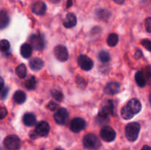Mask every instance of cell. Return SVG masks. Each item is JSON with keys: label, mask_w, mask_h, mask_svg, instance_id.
<instances>
[{"label": "cell", "mask_w": 151, "mask_h": 150, "mask_svg": "<svg viewBox=\"0 0 151 150\" xmlns=\"http://www.w3.org/2000/svg\"><path fill=\"white\" fill-rule=\"evenodd\" d=\"M35 86H36V79H35V76H31L25 82V87L28 90L35 89Z\"/></svg>", "instance_id": "25"}, {"label": "cell", "mask_w": 151, "mask_h": 150, "mask_svg": "<svg viewBox=\"0 0 151 150\" xmlns=\"http://www.w3.org/2000/svg\"><path fill=\"white\" fill-rule=\"evenodd\" d=\"M142 110V104L137 99H132L124 106L121 110L122 117L125 120H129L135 115L138 114Z\"/></svg>", "instance_id": "1"}, {"label": "cell", "mask_w": 151, "mask_h": 150, "mask_svg": "<svg viewBox=\"0 0 151 150\" xmlns=\"http://www.w3.org/2000/svg\"><path fill=\"white\" fill-rule=\"evenodd\" d=\"M16 74L18 76L22 79L24 78L27 76V68L24 64H20L16 67Z\"/></svg>", "instance_id": "23"}, {"label": "cell", "mask_w": 151, "mask_h": 150, "mask_svg": "<svg viewBox=\"0 0 151 150\" xmlns=\"http://www.w3.org/2000/svg\"><path fill=\"white\" fill-rule=\"evenodd\" d=\"M135 80L137 84L140 88H144L147 84V80L145 79L144 74L142 71H137L135 74Z\"/></svg>", "instance_id": "20"}, {"label": "cell", "mask_w": 151, "mask_h": 150, "mask_svg": "<svg viewBox=\"0 0 151 150\" xmlns=\"http://www.w3.org/2000/svg\"><path fill=\"white\" fill-rule=\"evenodd\" d=\"M97 17L99 18L101 20H107L108 19H109V17L111 16V13L107 10H99L97 13Z\"/></svg>", "instance_id": "24"}, {"label": "cell", "mask_w": 151, "mask_h": 150, "mask_svg": "<svg viewBox=\"0 0 151 150\" xmlns=\"http://www.w3.org/2000/svg\"><path fill=\"white\" fill-rule=\"evenodd\" d=\"M10 44L7 40L3 39L0 41V51L2 52H6L10 49Z\"/></svg>", "instance_id": "27"}, {"label": "cell", "mask_w": 151, "mask_h": 150, "mask_svg": "<svg viewBox=\"0 0 151 150\" xmlns=\"http://www.w3.org/2000/svg\"><path fill=\"white\" fill-rule=\"evenodd\" d=\"M10 23V17L5 10H0V29L7 27Z\"/></svg>", "instance_id": "17"}, {"label": "cell", "mask_w": 151, "mask_h": 150, "mask_svg": "<svg viewBox=\"0 0 151 150\" xmlns=\"http://www.w3.org/2000/svg\"><path fill=\"white\" fill-rule=\"evenodd\" d=\"M78 65L83 70L90 71L94 66V63L88 56L81 54L78 57Z\"/></svg>", "instance_id": "11"}, {"label": "cell", "mask_w": 151, "mask_h": 150, "mask_svg": "<svg viewBox=\"0 0 151 150\" xmlns=\"http://www.w3.org/2000/svg\"><path fill=\"white\" fill-rule=\"evenodd\" d=\"M120 91V85L116 82H111L107 84L104 88V93L109 95H114Z\"/></svg>", "instance_id": "13"}, {"label": "cell", "mask_w": 151, "mask_h": 150, "mask_svg": "<svg viewBox=\"0 0 151 150\" xmlns=\"http://www.w3.org/2000/svg\"><path fill=\"white\" fill-rule=\"evenodd\" d=\"M8 88H4L1 90V97L2 99H5L6 96L7 95V93H8Z\"/></svg>", "instance_id": "35"}, {"label": "cell", "mask_w": 151, "mask_h": 150, "mask_svg": "<svg viewBox=\"0 0 151 150\" xmlns=\"http://www.w3.org/2000/svg\"><path fill=\"white\" fill-rule=\"evenodd\" d=\"M29 41L32 48L38 51H41L45 47V41L41 34H32L29 36Z\"/></svg>", "instance_id": "6"}, {"label": "cell", "mask_w": 151, "mask_h": 150, "mask_svg": "<svg viewBox=\"0 0 151 150\" xmlns=\"http://www.w3.org/2000/svg\"><path fill=\"white\" fill-rule=\"evenodd\" d=\"M23 122L26 126H32L36 122V117H35V116L33 113H27L24 115Z\"/></svg>", "instance_id": "19"}, {"label": "cell", "mask_w": 151, "mask_h": 150, "mask_svg": "<svg viewBox=\"0 0 151 150\" xmlns=\"http://www.w3.org/2000/svg\"><path fill=\"white\" fill-rule=\"evenodd\" d=\"M51 95L53 97V99L58 101H62L63 99V95L60 91H58V90H52L51 91Z\"/></svg>", "instance_id": "28"}, {"label": "cell", "mask_w": 151, "mask_h": 150, "mask_svg": "<svg viewBox=\"0 0 151 150\" xmlns=\"http://www.w3.org/2000/svg\"><path fill=\"white\" fill-rule=\"evenodd\" d=\"M140 128L141 126L138 122H131L128 124L125 127V136L127 139L131 142L137 141L140 132Z\"/></svg>", "instance_id": "3"}, {"label": "cell", "mask_w": 151, "mask_h": 150, "mask_svg": "<svg viewBox=\"0 0 151 150\" xmlns=\"http://www.w3.org/2000/svg\"><path fill=\"white\" fill-rule=\"evenodd\" d=\"M77 24V18L74 13H69L66 15V18L63 20V24L66 28H72Z\"/></svg>", "instance_id": "15"}, {"label": "cell", "mask_w": 151, "mask_h": 150, "mask_svg": "<svg viewBox=\"0 0 151 150\" xmlns=\"http://www.w3.org/2000/svg\"><path fill=\"white\" fill-rule=\"evenodd\" d=\"M114 2L116 3V4H122L124 3V1H125V0H114Z\"/></svg>", "instance_id": "38"}, {"label": "cell", "mask_w": 151, "mask_h": 150, "mask_svg": "<svg viewBox=\"0 0 151 150\" xmlns=\"http://www.w3.org/2000/svg\"><path fill=\"white\" fill-rule=\"evenodd\" d=\"M4 146L7 150H19L21 147L20 138L17 135H8L4 138Z\"/></svg>", "instance_id": "5"}, {"label": "cell", "mask_w": 151, "mask_h": 150, "mask_svg": "<svg viewBox=\"0 0 151 150\" xmlns=\"http://www.w3.org/2000/svg\"><path fill=\"white\" fill-rule=\"evenodd\" d=\"M142 46L146 49L147 51H151V41L148 39H143L141 41Z\"/></svg>", "instance_id": "31"}, {"label": "cell", "mask_w": 151, "mask_h": 150, "mask_svg": "<svg viewBox=\"0 0 151 150\" xmlns=\"http://www.w3.org/2000/svg\"><path fill=\"white\" fill-rule=\"evenodd\" d=\"M55 150H63V149H55Z\"/></svg>", "instance_id": "43"}, {"label": "cell", "mask_w": 151, "mask_h": 150, "mask_svg": "<svg viewBox=\"0 0 151 150\" xmlns=\"http://www.w3.org/2000/svg\"><path fill=\"white\" fill-rule=\"evenodd\" d=\"M7 110L6 107H0V119H4L7 116Z\"/></svg>", "instance_id": "33"}, {"label": "cell", "mask_w": 151, "mask_h": 150, "mask_svg": "<svg viewBox=\"0 0 151 150\" xmlns=\"http://www.w3.org/2000/svg\"><path fill=\"white\" fill-rule=\"evenodd\" d=\"M58 107V104L57 103L54 102L53 101H50V102H49V104H47V108L50 109V110H52V111L57 110Z\"/></svg>", "instance_id": "34"}, {"label": "cell", "mask_w": 151, "mask_h": 150, "mask_svg": "<svg viewBox=\"0 0 151 150\" xmlns=\"http://www.w3.org/2000/svg\"><path fill=\"white\" fill-rule=\"evenodd\" d=\"M118 41H119V38L116 33H111L107 38V44L109 46H115L118 44Z\"/></svg>", "instance_id": "22"}, {"label": "cell", "mask_w": 151, "mask_h": 150, "mask_svg": "<svg viewBox=\"0 0 151 150\" xmlns=\"http://www.w3.org/2000/svg\"><path fill=\"white\" fill-rule=\"evenodd\" d=\"M100 137L106 142H111L116 138V132L111 126H105L100 130Z\"/></svg>", "instance_id": "7"}, {"label": "cell", "mask_w": 151, "mask_h": 150, "mask_svg": "<svg viewBox=\"0 0 151 150\" xmlns=\"http://www.w3.org/2000/svg\"><path fill=\"white\" fill-rule=\"evenodd\" d=\"M49 1H50V2L53 3V4H58V3L60 2V0H49Z\"/></svg>", "instance_id": "41"}, {"label": "cell", "mask_w": 151, "mask_h": 150, "mask_svg": "<svg viewBox=\"0 0 151 150\" xmlns=\"http://www.w3.org/2000/svg\"><path fill=\"white\" fill-rule=\"evenodd\" d=\"M54 54L56 59L60 62H66L69 58L67 49L63 45H58L55 47Z\"/></svg>", "instance_id": "9"}, {"label": "cell", "mask_w": 151, "mask_h": 150, "mask_svg": "<svg viewBox=\"0 0 151 150\" xmlns=\"http://www.w3.org/2000/svg\"><path fill=\"white\" fill-rule=\"evenodd\" d=\"M21 54L24 58H29L32 55V47L29 44H24L20 49Z\"/></svg>", "instance_id": "18"}, {"label": "cell", "mask_w": 151, "mask_h": 150, "mask_svg": "<svg viewBox=\"0 0 151 150\" xmlns=\"http://www.w3.org/2000/svg\"><path fill=\"white\" fill-rule=\"evenodd\" d=\"M50 130V126L49 125V124L47 121H40L39 123L37 124L36 128L35 129V133L37 135L41 137H44L47 136L49 134Z\"/></svg>", "instance_id": "12"}, {"label": "cell", "mask_w": 151, "mask_h": 150, "mask_svg": "<svg viewBox=\"0 0 151 150\" xmlns=\"http://www.w3.org/2000/svg\"><path fill=\"white\" fill-rule=\"evenodd\" d=\"M0 150H5V149H2V148H1V147H0Z\"/></svg>", "instance_id": "44"}, {"label": "cell", "mask_w": 151, "mask_h": 150, "mask_svg": "<svg viewBox=\"0 0 151 150\" xmlns=\"http://www.w3.org/2000/svg\"><path fill=\"white\" fill-rule=\"evenodd\" d=\"M86 126V121L82 118L78 117L72 119V121L70 122L69 127L73 132H80L85 129Z\"/></svg>", "instance_id": "10"}, {"label": "cell", "mask_w": 151, "mask_h": 150, "mask_svg": "<svg viewBox=\"0 0 151 150\" xmlns=\"http://www.w3.org/2000/svg\"><path fill=\"white\" fill-rule=\"evenodd\" d=\"M72 4V0H68L67 1V5H66V7H67V8H69V7H71Z\"/></svg>", "instance_id": "40"}, {"label": "cell", "mask_w": 151, "mask_h": 150, "mask_svg": "<svg viewBox=\"0 0 151 150\" xmlns=\"http://www.w3.org/2000/svg\"><path fill=\"white\" fill-rule=\"evenodd\" d=\"M142 56V50L140 49H137V51L135 52V55H134V57H135L136 59H139L140 57Z\"/></svg>", "instance_id": "36"}, {"label": "cell", "mask_w": 151, "mask_h": 150, "mask_svg": "<svg viewBox=\"0 0 151 150\" xmlns=\"http://www.w3.org/2000/svg\"><path fill=\"white\" fill-rule=\"evenodd\" d=\"M75 81H76L77 85H78L80 88H81V89H84V88H86V86L87 85L86 81L83 78L81 77V76H77Z\"/></svg>", "instance_id": "29"}, {"label": "cell", "mask_w": 151, "mask_h": 150, "mask_svg": "<svg viewBox=\"0 0 151 150\" xmlns=\"http://www.w3.org/2000/svg\"><path fill=\"white\" fill-rule=\"evenodd\" d=\"M69 116V113L66 109L61 107L59 108L54 114V119L58 124L63 125L67 122Z\"/></svg>", "instance_id": "8"}, {"label": "cell", "mask_w": 151, "mask_h": 150, "mask_svg": "<svg viewBox=\"0 0 151 150\" xmlns=\"http://www.w3.org/2000/svg\"><path fill=\"white\" fill-rule=\"evenodd\" d=\"M114 102L111 100H106L105 102L102 104L101 107L100 109L98 115H97V119L103 123H106V121H109V116L110 115H114Z\"/></svg>", "instance_id": "2"}, {"label": "cell", "mask_w": 151, "mask_h": 150, "mask_svg": "<svg viewBox=\"0 0 151 150\" xmlns=\"http://www.w3.org/2000/svg\"><path fill=\"white\" fill-rule=\"evenodd\" d=\"M99 60L103 63H107L110 61L111 57L110 54L106 51H100V54H99Z\"/></svg>", "instance_id": "26"}, {"label": "cell", "mask_w": 151, "mask_h": 150, "mask_svg": "<svg viewBox=\"0 0 151 150\" xmlns=\"http://www.w3.org/2000/svg\"><path fill=\"white\" fill-rule=\"evenodd\" d=\"M29 67L32 71H39L44 67V61L40 57H33L29 60Z\"/></svg>", "instance_id": "16"}, {"label": "cell", "mask_w": 151, "mask_h": 150, "mask_svg": "<svg viewBox=\"0 0 151 150\" xmlns=\"http://www.w3.org/2000/svg\"><path fill=\"white\" fill-rule=\"evenodd\" d=\"M149 101H150V103L151 104V94L150 95V96H149Z\"/></svg>", "instance_id": "42"}, {"label": "cell", "mask_w": 151, "mask_h": 150, "mask_svg": "<svg viewBox=\"0 0 151 150\" xmlns=\"http://www.w3.org/2000/svg\"><path fill=\"white\" fill-rule=\"evenodd\" d=\"M145 29L147 32L151 33V17H148L145 19Z\"/></svg>", "instance_id": "32"}, {"label": "cell", "mask_w": 151, "mask_h": 150, "mask_svg": "<svg viewBox=\"0 0 151 150\" xmlns=\"http://www.w3.org/2000/svg\"><path fill=\"white\" fill-rule=\"evenodd\" d=\"M83 145L85 148L91 150H97L101 146L99 138L92 133L87 134L83 138Z\"/></svg>", "instance_id": "4"}, {"label": "cell", "mask_w": 151, "mask_h": 150, "mask_svg": "<svg viewBox=\"0 0 151 150\" xmlns=\"http://www.w3.org/2000/svg\"><path fill=\"white\" fill-rule=\"evenodd\" d=\"M4 79L0 76V92L1 91V90L4 88Z\"/></svg>", "instance_id": "37"}, {"label": "cell", "mask_w": 151, "mask_h": 150, "mask_svg": "<svg viewBox=\"0 0 151 150\" xmlns=\"http://www.w3.org/2000/svg\"><path fill=\"white\" fill-rule=\"evenodd\" d=\"M26 94L22 91H16L14 95H13V100L17 104H22V103H24L26 101Z\"/></svg>", "instance_id": "21"}, {"label": "cell", "mask_w": 151, "mask_h": 150, "mask_svg": "<svg viewBox=\"0 0 151 150\" xmlns=\"http://www.w3.org/2000/svg\"><path fill=\"white\" fill-rule=\"evenodd\" d=\"M32 11L38 16H43L47 11V5L43 1H37L32 5Z\"/></svg>", "instance_id": "14"}, {"label": "cell", "mask_w": 151, "mask_h": 150, "mask_svg": "<svg viewBox=\"0 0 151 150\" xmlns=\"http://www.w3.org/2000/svg\"><path fill=\"white\" fill-rule=\"evenodd\" d=\"M143 74H144L145 76L146 80L149 81L151 83V68L150 66H147V68L145 69L144 71H142Z\"/></svg>", "instance_id": "30"}, {"label": "cell", "mask_w": 151, "mask_h": 150, "mask_svg": "<svg viewBox=\"0 0 151 150\" xmlns=\"http://www.w3.org/2000/svg\"><path fill=\"white\" fill-rule=\"evenodd\" d=\"M142 150H151V146H150L145 145L142 147Z\"/></svg>", "instance_id": "39"}]
</instances>
